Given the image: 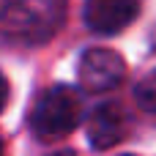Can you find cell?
I'll return each instance as SVG.
<instances>
[{"mask_svg": "<svg viewBox=\"0 0 156 156\" xmlns=\"http://www.w3.org/2000/svg\"><path fill=\"white\" fill-rule=\"evenodd\" d=\"M137 16L134 0H85V25L93 33H121Z\"/></svg>", "mask_w": 156, "mask_h": 156, "instance_id": "cell-4", "label": "cell"}, {"mask_svg": "<svg viewBox=\"0 0 156 156\" xmlns=\"http://www.w3.org/2000/svg\"><path fill=\"white\" fill-rule=\"evenodd\" d=\"M123 74H126V63L115 49L93 47L80 55L77 77H80V85L90 93H107V90L118 88Z\"/></svg>", "mask_w": 156, "mask_h": 156, "instance_id": "cell-3", "label": "cell"}, {"mask_svg": "<svg viewBox=\"0 0 156 156\" xmlns=\"http://www.w3.org/2000/svg\"><path fill=\"white\" fill-rule=\"evenodd\" d=\"M123 156H132V154H123Z\"/></svg>", "mask_w": 156, "mask_h": 156, "instance_id": "cell-10", "label": "cell"}, {"mask_svg": "<svg viewBox=\"0 0 156 156\" xmlns=\"http://www.w3.org/2000/svg\"><path fill=\"white\" fill-rule=\"evenodd\" d=\"M0 156H3V143H0Z\"/></svg>", "mask_w": 156, "mask_h": 156, "instance_id": "cell-9", "label": "cell"}, {"mask_svg": "<svg viewBox=\"0 0 156 156\" xmlns=\"http://www.w3.org/2000/svg\"><path fill=\"white\" fill-rule=\"evenodd\" d=\"M134 99L145 112H156V71L140 80V85L134 88Z\"/></svg>", "mask_w": 156, "mask_h": 156, "instance_id": "cell-6", "label": "cell"}, {"mask_svg": "<svg viewBox=\"0 0 156 156\" xmlns=\"http://www.w3.org/2000/svg\"><path fill=\"white\" fill-rule=\"evenodd\" d=\"M126 134V115L118 104H99L88 118V140L96 151H107Z\"/></svg>", "mask_w": 156, "mask_h": 156, "instance_id": "cell-5", "label": "cell"}, {"mask_svg": "<svg viewBox=\"0 0 156 156\" xmlns=\"http://www.w3.org/2000/svg\"><path fill=\"white\" fill-rule=\"evenodd\" d=\"M52 156H77L74 151H58V154H52Z\"/></svg>", "mask_w": 156, "mask_h": 156, "instance_id": "cell-8", "label": "cell"}, {"mask_svg": "<svg viewBox=\"0 0 156 156\" xmlns=\"http://www.w3.org/2000/svg\"><path fill=\"white\" fill-rule=\"evenodd\" d=\"M82 118V99L69 85H52L30 110V129L38 140H60L77 129Z\"/></svg>", "mask_w": 156, "mask_h": 156, "instance_id": "cell-2", "label": "cell"}, {"mask_svg": "<svg viewBox=\"0 0 156 156\" xmlns=\"http://www.w3.org/2000/svg\"><path fill=\"white\" fill-rule=\"evenodd\" d=\"M5 104H8V82H5V77L0 74V112L5 110Z\"/></svg>", "mask_w": 156, "mask_h": 156, "instance_id": "cell-7", "label": "cell"}, {"mask_svg": "<svg viewBox=\"0 0 156 156\" xmlns=\"http://www.w3.org/2000/svg\"><path fill=\"white\" fill-rule=\"evenodd\" d=\"M69 0H0V30L19 44L49 41L63 19Z\"/></svg>", "mask_w": 156, "mask_h": 156, "instance_id": "cell-1", "label": "cell"}]
</instances>
